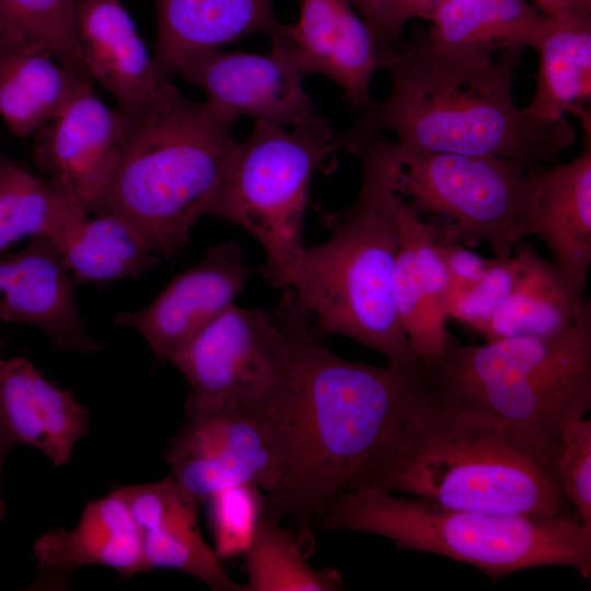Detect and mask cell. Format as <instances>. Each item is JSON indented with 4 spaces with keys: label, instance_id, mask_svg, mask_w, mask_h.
Instances as JSON below:
<instances>
[{
    "label": "cell",
    "instance_id": "cell-1",
    "mask_svg": "<svg viewBox=\"0 0 591 591\" xmlns=\"http://www.w3.org/2000/svg\"><path fill=\"white\" fill-rule=\"evenodd\" d=\"M277 312L296 335L298 367L283 410L282 476L266 496V511L293 519L304 542L311 521L420 401V376L417 360L372 366L338 357L290 290L282 291Z\"/></svg>",
    "mask_w": 591,
    "mask_h": 591
},
{
    "label": "cell",
    "instance_id": "cell-26",
    "mask_svg": "<svg viewBox=\"0 0 591 591\" xmlns=\"http://www.w3.org/2000/svg\"><path fill=\"white\" fill-rule=\"evenodd\" d=\"M85 213L66 181H43L0 151V255L19 240L39 235L59 247Z\"/></svg>",
    "mask_w": 591,
    "mask_h": 591
},
{
    "label": "cell",
    "instance_id": "cell-38",
    "mask_svg": "<svg viewBox=\"0 0 591 591\" xmlns=\"http://www.w3.org/2000/svg\"><path fill=\"white\" fill-rule=\"evenodd\" d=\"M380 42L389 0H349ZM382 46V45H381ZM384 49V48H383Z\"/></svg>",
    "mask_w": 591,
    "mask_h": 591
},
{
    "label": "cell",
    "instance_id": "cell-9",
    "mask_svg": "<svg viewBox=\"0 0 591 591\" xmlns=\"http://www.w3.org/2000/svg\"><path fill=\"white\" fill-rule=\"evenodd\" d=\"M398 149V190L432 218L427 222L436 240L467 247L486 242L505 257L524 237L536 235L537 167L543 164Z\"/></svg>",
    "mask_w": 591,
    "mask_h": 591
},
{
    "label": "cell",
    "instance_id": "cell-23",
    "mask_svg": "<svg viewBox=\"0 0 591 591\" xmlns=\"http://www.w3.org/2000/svg\"><path fill=\"white\" fill-rule=\"evenodd\" d=\"M573 160L537 167L536 222L553 264L582 297L591 265V137Z\"/></svg>",
    "mask_w": 591,
    "mask_h": 591
},
{
    "label": "cell",
    "instance_id": "cell-25",
    "mask_svg": "<svg viewBox=\"0 0 591 591\" xmlns=\"http://www.w3.org/2000/svg\"><path fill=\"white\" fill-rule=\"evenodd\" d=\"M89 83L44 46L19 42L0 46V117L16 137L33 136Z\"/></svg>",
    "mask_w": 591,
    "mask_h": 591
},
{
    "label": "cell",
    "instance_id": "cell-36",
    "mask_svg": "<svg viewBox=\"0 0 591 591\" xmlns=\"http://www.w3.org/2000/svg\"><path fill=\"white\" fill-rule=\"evenodd\" d=\"M451 0H389L380 42L385 50L397 47L404 25L412 19L428 21Z\"/></svg>",
    "mask_w": 591,
    "mask_h": 591
},
{
    "label": "cell",
    "instance_id": "cell-10",
    "mask_svg": "<svg viewBox=\"0 0 591 591\" xmlns=\"http://www.w3.org/2000/svg\"><path fill=\"white\" fill-rule=\"evenodd\" d=\"M186 381V406L283 408L298 344L289 323L262 308L230 306L171 360Z\"/></svg>",
    "mask_w": 591,
    "mask_h": 591
},
{
    "label": "cell",
    "instance_id": "cell-14",
    "mask_svg": "<svg viewBox=\"0 0 591 591\" xmlns=\"http://www.w3.org/2000/svg\"><path fill=\"white\" fill-rule=\"evenodd\" d=\"M177 74L199 88L209 104L237 118L294 127L314 114L304 76L273 50L213 49L188 60Z\"/></svg>",
    "mask_w": 591,
    "mask_h": 591
},
{
    "label": "cell",
    "instance_id": "cell-34",
    "mask_svg": "<svg viewBox=\"0 0 591 591\" xmlns=\"http://www.w3.org/2000/svg\"><path fill=\"white\" fill-rule=\"evenodd\" d=\"M522 268L517 248L509 256L488 259L482 279L467 290L450 291L449 317L478 332L514 288Z\"/></svg>",
    "mask_w": 591,
    "mask_h": 591
},
{
    "label": "cell",
    "instance_id": "cell-35",
    "mask_svg": "<svg viewBox=\"0 0 591 591\" xmlns=\"http://www.w3.org/2000/svg\"><path fill=\"white\" fill-rule=\"evenodd\" d=\"M436 243L449 274L450 291L467 290L482 279L487 258L456 241L436 240Z\"/></svg>",
    "mask_w": 591,
    "mask_h": 591
},
{
    "label": "cell",
    "instance_id": "cell-31",
    "mask_svg": "<svg viewBox=\"0 0 591 591\" xmlns=\"http://www.w3.org/2000/svg\"><path fill=\"white\" fill-rule=\"evenodd\" d=\"M77 1L0 0V22L11 42L44 46L72 72L89 78L77 42Z\"/></svg>",
    "mask_w": 591,
    "mask_h": 591
},
{
    "label": "cell",
    "instance_id": "cell-6",
    "mask_svg": "<svg viewBox=\"0 0 591 591\" xmlns=\"http://www.w3.org/2000/svg\"><path fill=\"white\" fill-rule=\"evenodd\" d=\"M125 117L118 158L90 215L118 217L161 257L178 255L227 173L239 118L187 99L172 81Z\"/></svg>",
    "mask_w": 591,
    "mask_h": 591
},
{
    "label": "cell",
    "instance_id": "cell-40",
    "mask_svg": "<svg viewBox=\"0 0 591 591\" xmlns=\"http://www.w3.org/2000/svg\"><path fill=\"white\" fill-rule=\"evenodd\" d=\"M7 515V508L0 489V525Z\"/></svg>",
    "mask_w": 591,
    "mask_h": 591
},
{
    "label": "cell",
    "instance_id": "cell-12",
    "mask_svg": "<svg viewBox=\"0 0 591 591\" xmlns=\"http://www.w3.org/2000/svg\"><path fill=\"white\" fill-rule=\"evenodd\" d=\"M269 37L270 50L304 77L328 78L354 108L371 111V82L387 51L349 0H299L298 20Z\"/></svg>",
    "mask_w": 591,
    "mask_h": 591
},
{
    "label": "cell",
    "instance_id": "cell-28",
    "mask_svg": "<svg viewBox=\"0 0 591 591\" xmlns=\"http://www.w3.org/2000/svg\"><path fill=\"white\" fill-rule=\"evenodd\" d=\"M436 44L496 54L535 48L547 23L529 0H451L429 20Z\"/></svg>",
    "mask_w": 591,
    "mask_h": 591
},
{
    "label": "cell",
    "instance_id": "cell-15",
    "mask_svg": "<svg viewBox=\"0 0 591 591\" xmlns=\"http://www.w3.org/2000/svg\"><path fill=\"white\" fill-rule=\"evenodd\" d=\"M0 320L43 331L59 351L93 354L103 347L88 334L76 281L58 245L45 235L0 255Z\"/></svg>",
    "mask_w": 591,
    "mask_h": 591
},
{
    "label": "cell",
    "instance_id": "cell-33",
    "mask_svg": "<svg viewBox=\"0 0 591 591\" xmlns=\"http://www.w3.org/2000/svg\"><path fill=\"white\" fill-rule=\"evenodd\" d=\"M558 484L577 513L591 526V420L569 421L563 429L552 457Z\"/></svg>",
    "mask_w": 591,
    "mask_h": 591
},
{
    "label": "cell",
    "instance_id": "cell-4",
    "mask_svg": "<svg viewBox=\"0 0 591 591\" xmlns=\"http://www.w3.org/2000/svg\"><path fill=\"white\" fill-rule=\"evenodd\" d=\"M361 487L450 509L568 515L569 502L551 460L503 430L421 399L359 467L346 490Z\"/></svg>",
    "mask_w": 591,
    "mask_h": 591
},
{
    "label": "cell",
    "instance_id": "cell-19",
    "mask_svg": "<svg viewBox=\"0 0 591 591\" xmlns=\"http://www.w3.org/2000/svg\"><path fill=\"white\" fill-rule=\"evenodd\" d=\"M450 279L431 225L403 197L393 298L416 359L442 355L454 341L447 328Z\"/></svg>",
    "mask_w": 591,
    "mask_h": 591
},
{
    "label": "cell",
    "instance_id": "cell-22",
    "mask_svg": "<svg viewBox=\"0 0 591 591\" xmlns=\"http://www.w3.org/2000/svg\"><path fill=\"white\" fill-rule=\"evenodd\" d=\"M276 0H154L158 69L170 79L192 58L279 26Z\"/></svg>",
    "mask_w": 591,
    "mask_h": 591
},
{
    "label": "cell",
    "instance_id": "cell-16",
    "mask_svg": "<svg viewBox=\"0 0 591 591\" xmlns=\"http://www.w3.org/2000/svg\"><path fill=\"white\" fill-rule=\"evenodd\" d=\"M126 117L83 86L68 106L36 131L33 158L49 178L66 181L90 213L118 158Z\"/></svg>",
    "mask_w": 591,
    "mask_h": 591
},
{
    "label": "cell",
    "instance_id": "cell-24",
    "mask_svg": "<svg viewBox=\"0 0 591 591\" xmlns=\"http://www.w3.org/2000/svg\"><path fill=\"white\" fill-rule=\"evenodd\" d=\"M538 54L536 88L525 113L542 121L566 114L577 117L591 135V15L547 18L535 46Z\"/></svg>",
    "mask_w": 591,
    "mask_h": 591
},
{
    "label": "cell",
    "instance_id": "cell-5",
    "mask_svg": "<svg viewBox=\"0 0 591 591\" xmlns=\"http://www.w3.org/2000/svg\"><path fill=\"white\" fill-rule=\"evenodd\" d=\"M422 403L488 424L552 462L564 427L591 408V304L546 335L461 346L417 360Z\"/></svg>",
    "mask_w": 591,
    "mask_h": 591
},
{
    "label": "cell",
    "instance_id": "cell-29",
    "mask_svg": "<svg viewBox=\"0 0 591 591\" xmlns=\"http://www.w3.org/2000/svg\"><path fill=\"white\" fill-rule=\"evenodd\" d=\"M59 250L76 283L137 278L162 260L132 225L104 213H85Z\"/></svg>",
    "mask_w": 591,
    "mask_h": 591
},
{
    "label": "cell",
    "instance_id": "cell-7",
    "mask_svg": "<svg viewBox=\"0 0 591 591\" xmlns=\"http://www.w3.org/2000/svg\"><path fill=\"white\" fill-rule=\"evenodd\" d=\"M326 530L363 532L465 563L491 578L566 566L591 576V526L569 515L450 509L372 487L339 494L318 515Z\"/></svg>",
    "mask_w": 591,
    "mask_h": 591
},
{
    "label": "cell",
    "instance_id": "cell-32",
    "mask_svg": "<svg viewBox=\"0 0 591 591\" xmlns=\"http://www.w3.org/2000/svg\"><path fill=\"white\" fill-rule=\"evenodd\" d=\"M205 503L219 558L243 554L266 511L265 494L250 485H237L215 493Z\"/></svg>",
    "mask_w": 591,
    "mask_h": 591
},
{
    "label": "cell",
    "instance_id": "cell-30",
    "mask_svg": "<svg viewBox=\"0 0 591 591\" xmlns=\"http://www.w3.org/2000/svg\"><path fill=\"white\" fill-rule=\"evenodd\" d=\"M265 511L244 551L247 581L241 591H337L343 588L338 570L311 567L300 540Z\"/></svg>",
    "mask_w": 591,
    "mask_h": 591
},
{
    "label": "cell",
    "instance_id": "cell-41",
    "mask_svg": "<svg viewBox=\"0 0 591 591\" xmlns=\"http://www.w3.org/2000/svg\"><path fill=\"white\" fill-rule=\"evenodd\" d=\"M11 40L9 39L1 22H0V46L4 45V44H8L10 43Z\"/></svg>",
    "mask_w": 591,
    "mask_h": 591
},
{
    "label": "cell",
    "instance_id": "cell-2",
    "mask_svg": "<svg viewBox=\"0 0 591 591\" xmlns=\"http://www.w3.org/2000/svg\"><path fill=\"white\" fill-rule=\"evenodd\" d=\"M523 51L443 46L416 33L385 54L391 89L362 119L392 132L405 151L556 162L576 132L566 118L542 121L515 103L512 83Z\"/></svg>",
    "mask_w": 591,
    "mask_h": 591
},
{
    "label": "cell",
    "instance_id": "cell-37",
    "mask_svg": "<svg viewBox=\"0 0 591 591\" xmlns=\"http://www.w3.org/2000/svg\"><path fill=\"white\" fill-rule=\"evenodd\" d=\"M547 18L566 14L591 15V0H531Z\"/></svg>",
    "mask_w": 591,
    "mask_h": 591
},
{
    "label": "cell",
    "instance_id": "cell-13",
    "mask_svg": "<svg viewBox=\"0 0 591 591\" xmlns=\"http://www.w3.org/2000/svg\"><path fill=\"white\" fill-rule=\"evenodd\" d=\"M250 270L233 241L212 245L196 265L178 274L147 306L115 315L136 329L161 361H169L217 320L243 291Z\"/></svg>",
    "mask_w": 591,
    "mask_h": 591
},
{
    "label": "cell",
    "instance_id": "cell-18",
    "mask_svg": "<svg viewBox=\"0 0 591 591\" xmlns=\"http://www.w3.org/2000/svg\"><path fill=\"white\" fill-rule=\"evenodd\" d=\"M33 553L38 587H65L86 566L107 567L123 578L147 571L140 531L121 487L90 501L74 529L54 528L38 536Z\"/></svg>",
    "mask_w": 591,
    "mask_h": 591
},
{
    "label": "cell",
    "instance_id": "cell-17",
    "mask_svg": "<svg viewBox=\"0 0 591 591\" xmlns=\"http://www.w3.org/2000/svg\"><path fill=\"white\" fill-rule=\"evenodd\" d=\"M76 30L82 66L135 116L171 81L162 76L120 0H78Z\"/></svg>",
    "mask_w": 591,
    "mask_h": 591
},
{
    "label": "cell",
    "instance_id": "cell-3",
    "mask_svg": "<svg viewBox=\"0 0 591 591\" xmlns=\"http://www.w3.org/2000/svg\"><path fill=\"white\" fill-rule=\"evenodd\" d=\"M344 148L361 167L357 197L326 242L303 247L289 289L317 336L343 335L389 363L410 366L417 359L393 298L401 152L364 119L344 137Z\"/></svg>",
    "mask_w": 591,
    "mask_h": 591
},
{
    "label": "cell",
    "instance_id": "cell-27",
    "mask_svg": "<svg viewBox=\"0 0 591 591\" xmlns=\"http://www.w3.org/2000/svg\"><path fill=\"white\" fill-rule=\"evenodd\" d=\"M515 248L522 260L521 274L510 294L478 331L487 341L559 332L575 321L584 301L553 263L523 241Z\"/></svg>",
    "mask_w": 591,
    "mask_h": 591
},
{
    "label": "cell",
    "instance_id": "cell-8",
    "mask_svg": "<svg viewBox=\"0 0 591 591\" xmlns=\"http://www.w3.org/2000/svg\"><path fill=\"white\" fill-rule=\"evenodd\" d=\"M329 124L315 113L287 129L255 121L237 143L207 215L245 230L265 255V276L290 288L302 242L309 189L314 173L338 148Z\"/></svg>",
    "mask_w": 591,
    "mask_h": 591
},
{
    "label": "cell",
    "instance_id": "cell-20",
    "mask_svg": "<svg viewBox=\"0 0 591 591\" xmlns=\"http://www.w3.org/2000/svg\"><path fill=\"white\" fill-rule=\"evenodd\" d=\"M121 489L140 531L147 570H178L215 591H241L202 537L199 506L173 477Z\"/></svg>",
    "mask_w": 591,
    "mask_h": 591
},
{
    "label": "cell",
    "instance_id": "cell-11",
    "mask_svg": "<svg viewBox=\"0 0 591 591\" xmlns=\"http://www.w3.org/2000/svg\"><path fill=\"white\" fill-rule=\"evenodd\" d=\"M283 410L185 405V422L164 459L173 479L198 506L237 485L273 494L285 464Z\"/></svg>",
    "mask_w": 591,
    "mask_h": 591
},
{
    "label": "cell",
    "instance_id": "cell-21",
    "mask_svg": "<svg viewBox=\"0 0 591 591\" xmlns=\"http://www.w3.org/2000/svg\"><path fill=\"white\" fill-rule=\"evenodd\" d=\"M0 422L14 447H33L63 466L88 433L89 410L28 359L0 357Z\"/></svg>",
    "mask_w": 591,
    "mask_h": 591
},
{
    "label": "cell",
    "instance_id": "cell-39",
    "mask_svg": "<svg viewBox=\"0 0 591 591\" xmlns=\"http://www.w3.org/2000/svg\"><path fill=\"white\" fill-rule=\"evenodd\" d=\"M0 323L1 320H0ZM7 345V339L3 337V335L0 333V357L2 351L4 350ZM14 448L10 439L8 438L1 422H0V489H1V474L2 468L5 462V459L8 457L11 450Z\"/></svg>",
    "mask_w": 591,
    "mask_h": 591
}]
</instances>
